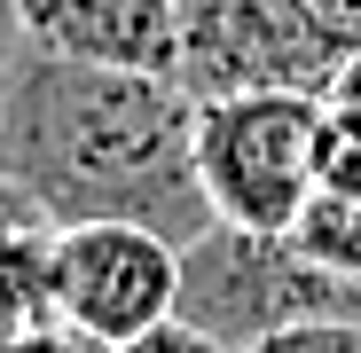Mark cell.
<instances>
[{
    "label": "cell",
    "instance_id": "cell-1",
    "mask_svg": "<svg viewBox=\"0 0 361 353\" xmlns=\"http://www.w3.org/2000/svg\"><path fill=\"white\" fill-rule=\"evenodd\" d=\"M0 181H16L55 228L134 220L180 252L220 228L197 181V94L165 71L24 47L0 118Z\"/></svg>",
    "mask_w": 361,
    "mask_h": 353
},
{
    "label": "cell",
    "instance_id": "cell-2",
    "mask_svg": "<svg viewBox=\"0 0 361 353\" xmlns=\"http://www.w3.org/2000/svg\"><path fill=\"white\" fill-rule=\"evenodd\" d=\"M361 47V0H180V87L197 102L235 87L330 94Z\"/></svg>",
    "mask_w": 361,
    "mask_h": 353
},
{
    "label": "cell",
    "instance_id": "cell-3",
    "mask_svg": "<svg viewBox=\"0 0 361 353\" xmlns=\"http://www.w3.org/2000/svg\"><path fill=\"white\" fill-rule=\"evenodd\" d=\"M173 314L204 337H220L228 353H244L290 322H361V283L314 267L290 235L220 220L180 252V306Z\"/></svg>",
    "mask_w": 361,
    "mask_h": 353
},
{
    "label": "cell",
    "instance_id": "cell-4",
    "mask_svg": "<svg viewBox=\"0 0 361 353\" xmlns=\"http://www.w3.org/2000/svg\"><path fill=\"white\" fill-rule=\"evenodd\" d=\"M314 134L322 94L298 87H235L197 102V181L212 220L283 235L314 197Z\"/></svg>",
    "mask_w": 361,
    "mask_h": 353
},
{
    "label": "cell",
    "instance_id": "cell-5",
    "mask_svg": "<svg viewBox=\"0 0 361 353\" xmlns=\"http://www.w3.org/2000/svg\"><path fill=\"white\" fill-rule=\"evenodd\" d=\"M180 306V244H165L157 228L134 220H79L55 228V314L134 345L149 330H165Z\"/></svg>",
    "mask_w": 361,
    "mask_h": 353
},
{
    "label": "cell",
    "instance_id": "cell-6",
    "mask_svg": "<svg viewBox=\"0 0 361 353\" xmlns=\"http://www.w3.org/2000/svg\"><path fill=\"white\" fill-rule=\"evenodd\" d=\"M24 47L180 79V0H8Z\"/></svg>",
    "mask_w": 361,
    "mask_h": 353
},
{
    "label": "cell",
    "instance_id": "cell-7",
    "mask_svg": "<svg viewBox=\"0 0 361 353\" xmlns=\"http://www.w3.org/2000/svg\"><path fill=\"white\" fill-rule=\"evenodd\" d=\"M283 235H290V244L307 252L314 267H330V275L361 283V197H353V189H314Z\"/></svg>",
    "mask_w": 361,
    "mask_h": 353
},
{
    "label": "cell",
    "instance_id": "cell-8",
    "mask_svg": "<svg viewBox=\"0 0 361 353\" xmlns=\"http://www.w3.org/2000/svg\"><path fill=\"white\" fill-rule=\"evenodd\" d=\"M314 189H353V197H361V102H330V94H322Z\"/></svg>",
    "mask_w": 361,
    "mask_h": 353
},
{
    "label": "cell",
    "instance_id": "cell-9",
    "mask_svg": "<svg viewBox=\"0 0 361 353\" xmlns=\"http://www.w3.org/2000/svg\"><path fill=\"white\" fill-rule=\"evenodd\" d=\"M244 353H361V322H290Z\"/></svg>",
    "mask_w": 361,
    "mask_h": 353
},
{
    "label": "cell",
    "instance_id": "cell-10",
    "mask_svg": "<svg viewBox=\"0 0 361 353\" xmlns=\"http://www.w3.org/2000/svg\"><path fill=\"white\" fill-rule=\"evenodd\" d=\"M8 353H126V345H110V337H94V330H79V322H63V314H47V322H32Z\"/></svg>",
    "mask_w": 361,
    "mask_h": 353
},
{
    "label": "cell",
    "instance_id": "cell-11",
    "mask_svg": "<svg viewBox=\"0 0 361 353\" xmlns=\"http://www.w3.org/2000/svg\"><path fill=\"white\" fill-rule=\"evenodd\" d=\"M126 353H228V345H220V337H204V330H189V322L173 314L165 330H149V337H134Z\"/></svg>",
    "mask_w": 361,
    "mask_h": 353
},
{
    "label": "cell",
    "instance_id": "cell-12",
    "mask_svg": "<svg viewBox=\"0 0 361 353\" xmlns=\"http://www.w3.org/2000/svg\"><path fill=\"white\" fill-rule=\"evenodd\" d=\"M16 63H24V24L16 8L0 0V118H8V87H16Z\"/></svg>",
    "mask_w": 361,
    "mask_h": 353
},
{
    "label": "cell",
    "instance_id": "cell-13",
    "mask_svg": "<svg viewBox=\"0 0 361 353\" xmlns=\"http://www.w3.org/2000/svg\"><path fill=\"white\" fill-rule=\"evenodd\" d=\"M330 102H361V47H353V63L330 79Z\"/></svg>",
    "mask_w": 361,
    "mask_h": 353
}]
</instances>
